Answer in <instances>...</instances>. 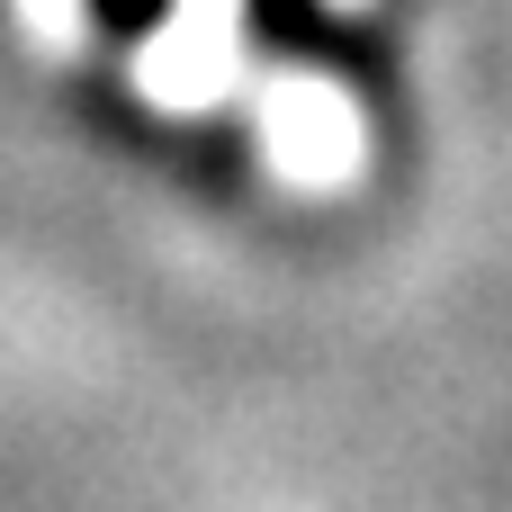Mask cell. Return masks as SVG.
<instances>
[{"mask_svg":"<svg viewBox=\"0 0 512 512\" xmlns=\"http://www.w3.org/2000/svg\"><path fill=\"white\" fill-rule=\"evenodd\" d=\"M252 27L279 45V54H315V63H333L369 108H387V54L369 45V36H351V27H333L315 0H252Z\"/></svg>","mask_w":512,"mask_h":512,"instance_id":"6da1fadb","label":"cell"},{"mask_svg":"<svg viewBox=\"0 0 512 512\" xmlns=\"http://www.w3.org/2000/svg\"><path fill=\"white\" fill-rule=\"evenodd\" d=\"M162 9H171V0H90V18H99V36H117V45H135V36H153V27H162Z\"/></svg>","mask_w":512,"mask_h":512,"instance_id":"7a4b0ae2","label":"cell"}]
</instances>
